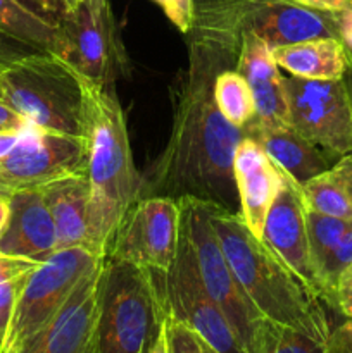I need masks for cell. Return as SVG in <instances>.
I'll return each instance as SVG.
<instances>
[{"label": "cell", "mask_w": 352, "mask_h": 353, "mask_svg": "<svg viewBox=\"0 0 352 353\" xmlns=\"http://www.w3.org/2000/svg\"><path fill=\"white\" fill-rule=\"evenodd\" d=\"M214 102L233 126H245L255 116V103L247 79L235 68L221 69L214 79Z\"/></svg>", "instance_id": "24"}, {"label": "cell", "mask_w": 352, "mask_h": 353, "mask_svg": "<svg viewBox=\"0 0 352 353\" xmlns=\"http://www.w3.org/2000/svg\"><path fill=\"white\" fill-rule=\"evenodd\" d=\"M289 124L317 147L344 157L352 152V109L340 79L283 76Z\"/></svg>", "instance_id": "12"}, {"label": "cell", "mask_w": 352, "mask_h": 353, "mask_svg": "<svg viewBox=\"0 0 352 353\" xmlns=\"http://www.w3.org/2000/svg\"><path fill=\"white\" fill-rule=\"evenodd\" d=\"M57 252L54 219L40 190L9 196V217L0 233V254L43 262Z\"/></svg>", "instance_id": "16"}, {"label": "cell", "mask_w": 352, "mask_h": 353, "mask_svg": "<svg viewBox=\"0 0 352 353\" xmlns=\"http://www.w3.org/2000/svg\"><path fill=\"white\" fill-rule=\"evenodd\" d=\"M306 221H307V236H309V250L311 261H313L314 272L316 268L324 261L328 254L340 243L342 238L351 228L352 221L338 219V217L323 216L306 207ZM316 276V274H314ZM317 288V286H316Z\"/></svg>", "instance_id": "26"}, {"label": "cell", "mask_w": 352, "mask_h": 353, "mask_svg": "<svg viewBox=\"0 0 352 353\" xmlns=\"http://www.w3.org/2000/svg\"><path fill=\"white\" fill-rule=\"evenodd\" d=\"M33 271V269H31ZM16 276V278L9 279V281L0 283V353H2L3 343H6L7 333H9L10 323H12L14 310H16L17 299L21 295L24 283H26L30 272Z\"/></svg>", "instance_id": "28"}, {"label": "cell", "mask_w": 352, "mask_h": 353, "mask_svg": "<svg viewBox=\"0 0 352 353\" xmlns=\"http://www.w3.org/2000/svg\"><path fill=\"white\" fill-rule=\"evenodd\" d=\"M190 41L213 45L238 57L244 37L271 48L313 38H338V12L295 0H197Z\"/></svg>", "instance_id": "4"}, {"label": "cell", "mask_w": 352, "mask_h": 353, "mask_svg": "<svg viewBox=\"0 0 352 353\" xmlns=\"http://www.w3.org/2000/svg\"><path fill=\"white\" fill-rule=\"evenodd\" d=\"M182 33L188 34L193 23L195 0H154Z\"/></svg>", "instance_id": "29"}, {"label": "cell", "mask_w": 352, "mask_h": 353, "mask_svg": "<svg viewBox=\"0 0 352 353\" xmlns=\"http://www.w3.org/2000/svg\"><path fill=\"white\" fill-rule=\"evenodd\" d=\"M52 54L68 62L83 78L114 86L128 69V59L109 0H81L68 10L57 24Z\"/></svg>", "instance_id": "7"}, {"label": "cell", "mask_w": 352, "mask_h": 353, "mask_svg": "<svg viewBox=\"0 0 352 353\" xmlns=\"http://www.w3.org/2000/svg\"><path fill=\"white\" fill-rule=\"evenodd\" d=\"M164 333L169 353H221L200 334L168 314L164 317Z\"/></svg>", "instance_id": "27"}, {"label": "cell", "mask_w": 352, "mask_h": 353, "mask_svg": "<svg viewBox=\"0 0 352 353\" xmlns=\"http://www.w3.org/2000/svg\"><path fill=\"white\" fill-rule=\"evenodd\" d=\"M338 40L344 45L347 57L352 59V10L344 9L338 12Z\"/></svg>", "instance_id": "36"}, {"label": "cell", "mask_w": 352, "mask_h": 353, "mask_svg": "<svg viewBox=\"0 0 352 353\" xmlns=\"http://www.w3.org/2000/svg\"><path fill=\"white\" fill-rule=\"evenodd\" d=\"M30 126H33V124H30ZM30 126L12 128V130H0V161L6 159L7 155L19 145V141L23 140Z\"/></svg>", "instance_id": "35"}, {"label": "cell", "mask_w": 352, "mask_h": 353, "mask_svg": "<svg viewBox=\"0 0 352 353\" xmlns=\"http://www.w3.org/2000/svg\"><path fill=\"white\" fill-rule=\"evenodd\" d=\"M335 310H338L347 319L352 317V262L342 272L340 279L337 283V290H335Z\"/></svg>", "instance_id": "32"}, {"label": "cell", "mask_w": 352, "mask_h": 353, "mask_svg": "<svg viewBox=\"0 0 352 353\" xmlns=\"http://www.w3.org/2000/svg\"><path fill=\"white\" fill-rule=\"evenodd\" d=\"M304 203L309 210L338 219L352 221V203L345 181V159L340 157L328 171L300 185Z\"/></svg>", "instance_id": "22"}, {"label": "cell", "mask_w": 352, "mask_h": 353, "mask_svg": "<svg viewBox=\"0 0 352 353\" xmlns=\"http://www.w3.org/2000/svg\"><path fill=\"white\" fill-rule=\"evenodd\" d=\"M282 171V169H280ZM261 240L316 296V276L307 236L306 203L299 183L282 171V186L266 216Z\"/></svg>", "instance_id": "15"}, {"label": "cell", "mask_w": 352, "mask_h": 353, "mask_svg": "<svg viewBox=\"0 0 352 353\" xmlns=\"http://www.w3.org/2000/svg\"><path fill=\"white\" fill-rule=\"evenodd\" d=\"M86 138L28 128L16 148L0 161V196L41 190L48 183L86 174Z\"/></svg>", "instance_id": "13"}, {"label": "cell", "mask_w": 352, "mask_h": 353, "mask_svg": "<svg viewBox=\"0 0 352 353\" xmlns=\"http://www.w3.org/2000/svg\"><path fill=\"white\" fill-rule=\"evenodd\" d=\"M30 126L26 119L14 112L12 109L0 102V130H12V128H26Z\"/></svg>", "instance_id": "37"}, {"label": "cell", "mask_w": 352, "mask_h": 353, "mask_svg": "<svg viewBox=\"0 0 352 353\" xmlns=\"http://www.w3.org/2000/svg\"><path fill=\"white\" fill-rule=\"evenodd\" d=\"M0 102L40 130L86 138L85 78L52 52L0 69Z\"/></svg>", "instance_id": "5"}, {"label": "cell", "mask_w": 352, "mask_h": 353, "mask_svg": "<svg viewBox=\"0 0 352 353\" xmlns=\"http://www.w3.org/2000/svg\"><path fill=\"white\" fill-rule=\"evenodd\" d=\"M342 81H344L345 92H347L349 102H351V109H352V59L349 57L347 68H345L344 76H342Z\"/></svg>", "instance_id": "39"}, {"label": "cell", "mask_w": 352, "mask_h": 353, "mask_svg": "<svg viewBox=\"0 0 352 353\" xmlns=\"http://www.w3.org/2000/svg\"><path fill=\"white\" fill-rule=\"evenodd\" d=\"M179 223V200L140 196L117 224L107 247V259L148 271H169L178 248Z\"/></svg>", "instance_id": "11"}, {"label": "cell", "mask_w": 352, "mask_h": 353, "mask_svg": "<svg viewBox=\"0 0 352 353\" xmlns=\"http://www.w3.org/2000/svg\"><path fill=\"white\" fill-rule=\"evenodd\" d=\"M152 272L168 316L200 334L217 352L247 353L228 317L204 288L183 223H179L178 248L169 271Z\"/></svg>", "instance_id": "9"}, {"label": "cell", "mask_w": 352, "mask_h": 353, "mask_svg": "<svg viewBox=\"0 0 352 353\" xmlns=\"http://www.w3.org/2000/svg\"><path fill=\"white\" fill-rule=\"evenodd\" d=\"M52 214L57 250L88 245L90 183L86 174H75L48 183L40 190Z\"/></svg>", "instance_id": "20"}, {"label": "cell", "mask_w": 352, "mask_h": 353, "mask_svg": "<svg viewBox=\"0 0 352 353\" xmlns=\"http://www.w3.org/2000/svg\"><path fill=\"white\" fill-rule=\"evenodd\" d=\"M235 64L228 52L190 41L188 65L173 83L168 143L141 176L140 196H190L240 212L233 159L251 128L228 123L214 102L216 74Z\"/></svg>", "instance_id": "1"}, {"label": "cell", "mask_w": 352, "mask_h": 353, "mask_svg": "<svg viewBox=\"0 0 352 353\" xmlns=\"http://www.w3.org/2000/svg\"><path fill=\"white\" fill-rule=\"evenodd\" d=\"M206 207L224 257L254 309L264 319L326 343L331 327L321 305L323 300L248 230L240 212H230L213 203H206Z\"/></svg>", "instance_id": "2"}, {"label": "cell", "mask_w": 352, "mask_h": 353, "mask_svg": "<svg viewBox=\"0 0 352 353\" xmlns=\"http://www.w3.org/2000/svg\"><path fill=\"white\" fill-rule=\"evenodd\" d=\"M106 255L85 247L62 248L45 259L28 276L17 299L2 353H17L66 302L79 279Z\"/></svg>", "instance_id": "8"}, {"label": "cell", "mask_w": 352, "mask_h": 353, "mask_svg": "<svg viewBox=\"0 0 352 353\" xmlns=\"http://www.w3.org/2000/svg\"><path fill=\"white\" fill-rule=\"evenodd\" d=\"M24 9L38 16L40 19L47 21L48 24L57 28L64 14L68 12L64 0H17Z\"/></svg>", "instance_id": "30"}, {"label": "cell", "mask_w": 352, "mask_h": 353, "mask_svg": "<svg viewBox=\"0 0 352 353\" xmlns=\"http://www.w3.org/2000/svg\"><path fill=\"white\" fill-rule=\"evenodd\" d=\"M295 2L313 7V9L331 10V12H340L349 6V0H295Z\"/></svg>", "instance_id": "38"}, {"label": "cell", "mask_w": 352, "mask_h": 353, "mask_svg": "<svg viewBox=\"0 0 352 353\" xmlns=\"http://www.w3.org/2000/svg\"><path fill=\"white\" fill-rule=\"evenodd\" d=\"M280 69L304 79H340L347 68V52L338 38H313L273 48Z\"/></svg>", "instance_id": "21"}, {"label": "cell", "mask_w": 352, "mask_h": 353, "mask_svg": "<svg viewBox=\"0 0 352 353\" xmlns=\"http://www.w3.org/2000/svg\"><path fill=\"white\" fill-rule=\"evenodd\" d=\"M235 69L247 79L255 103V124L261 128H289L283 74L273 48L254 34L244 37Z\"/></svg>", "instance_id": "18"}, {"label": "cell", "mask_w": 352, "mask_h": 353, "mask_svg": "<svg viewBox=\"0 0 352 353\" xmlns=\"http://www.w3.org/2000/svg\"><path fill=\"white\" fill-rule=\"evenodd\" d=\"M154 272L106 261L95 327V353H148L164 326Z\"/></svg>", "instance_id": "6"}, {"label": "cell", "mask_w": 352, "mask_h": 353, "mask_svg": "<svg viewBox=\"0 0 352 353\" xmlns=\"http://www.w3.org/2000/svg\"><path fill=\"white\" fill-rule=\"evenodd\" d=\"M86 176L90 183L88 248L107 255V247L131 203L140 199L141 176L135 168L126 117L114 86L85 78Z\"/></svg>", "instance_id": "3"}, {"label": "cell", "mask_w": 352, "mask_h": 353, "mask_svg": "<svg viewBox=\"0 0 352 353\" xmlns=\"http://www.w3.org/2000/svg\"><path fill=\"white\" fill-rule=\"evenodd\" d=\"M0 31L43 52H54L57 28L24 9L17 0H0Z\"/></svg>", "instance_id": "23"}, {"label": "cell", "mask_w": 352, "mask_h": 353, "mask_svg": "<svg viewBox=\"0 0 352 353\" xmlns=\"http://www.w3.org/2000/svg\"><path fill=\"white\" fill-rule=\"evenodd\" d=\"M345 159V181H347V193L352 203V155H344Z\"/></svg>", "instance_id": "40"}, {"label": "cell", "mask_w": 352, "mask_h": 353, "mask_svg": "<svg viewBox=\"0 0 352 353\" xmlns=\"http://www.w3.org/2000/svg\"><path fill=\"white\" fill-rule=\"evenodd\" d=\"M248 128H251V138H254L261 145L273 164L299 185H304L314 176L328 171L340 159L338 155L300 137L290 126L261 128L252 119Z\"/></svg>", "instance_id": "19"}, {"label": "cell", "mask_w": 352, "mask_h": 353, "mask_svg": "<svg viewBox=\"0 0 352 353\" xmlns=\"http://www.w3.org/2000/svg\"><path fill=\"white\" fill-rule=\"evenodd\" d=\"M148 353H169L168 352V340H166V333H164V326H162L161 334H159L157 341L154 343V347L150 348Z\"/></svg>", "instance_id": "41"}, {"label": "cell", "mask_w": 352, "mask_h": 353, "mask_svg": "<svg viewBox=\"0 0 352 353\" xmlns=\"http://www.w3.org/2000/svg\"><path fill=\"white\" fill-rule=\"evenodd\" d=\"M40 262L30 261V259L21 257H10V255L0 254V283L9 281V279L16 278V276L24 274V272L35 269Z\"/></svg>", "instance_id": "34"}, {"label": "cell", "mask_w": 352, "mask_h": 353, "mask_svg": "<svg viewBox=\"0 0 352 353\" xmlns=\"http://www.w3.org/2000/svg\"><path fill=\"white\" fill-rule=\"evenodd\" d=\"M106 257L78 281L55 316L17 353H95Z\"/></svg>", "instance_id": "14"}, {"label": "cell", "mask_w": 352, "mask_h": 353, "mask_svg": "<svg viewBox=\"0 0 352 353\" xmlns=\"http://www.w3.org/2000/svg\"><path fill=\"white\" fill-rule=\"evenodd\" d=\"M324 353H352V317L337 330H331Z\"/></svg>", "instance_id": "33"}, {"label": "cell", "mask_w": 352, "mask_h": 353, "mask_svg": "<svg viewBox=\"0 0 352 353\" xmlns=\"http://www.w3.org/2000/svg\"><path fill=\"white\" fill-rule=\"evenodd\" d=\"M233 174L242 219L255 236L261 238L266 216L282 186V171L273 164L261 145L247 137L235 152Z\"/></svg>", "instance_id": "17"}, {"label": "cell", "mask_w": 352, "mask_h": 353, "mask_svg": "<svg viewBox=\"0 0 352 353\" xmlns=\"http://www.w3.org/2000/svg\"><path fill=\"white\" fill-rule=\"evenodd\" d=\"M351 155H352V152H351Z\"/></svg>", "instance_id": "45"}, {"label": "cell", "mask_w": 352, "mask_h": 353, "mask_svg": "<svg viewBox=\"0 0 352 353\" xmlns=\"http://www.w3.org/2000/svg\"><path fill=\"white\" fill-rule=\"evenodd\" d=\"M326 343L293 327L262 317L252 336L248 353H324Z\"/></svg>", "instance_id": "25"}, {"label": "cell", "mask_w": 352, "mask_h": 353, "mask_svg": "<svg viewBox=\"0 0 352 353\" xmlns=\"http://www.w3.org/2000/svg\"><path fill=\"white\" fill-rule=\"evenodd\" d=\"M352 2V0H349V3H351Z\"/></svg>", "instance_id": "44"}, {"label": "cell", "mask_w": 352, "mask_h": 353, "mask_svg": "<svg viewBox=\"0 0 352 353\" xmlns=\"http://www.w3.org/2000/svg\"><path fill=\"white\" fill-rule=\"evenodd\" d=\"M7 217H9V199L0 196V233H2L3 226H6Z\"/></svg>", "instance_id": "42"}, {"label": "cell", "mask_w": 352, "mask_h": 353, "mask_svg": "<svg viewBox=\"0 0 352 353\" xmlns=\"http://www.w3.org/2000/svg\"><path fill=\"white\" fill-rule=\"evenodd\" d=\"M37 52L43 50H38V48L31 47V45L16 40V38L9 37V34L0 31V69L14 64V62L21 61V59L28 57V55L37 54Z\"/></svg>", "instance_id": "31"}, {"label": "cell", "mask_w": 352, "mask_h": 353, "mask_svg": "<svg viewBox=\"0 0 352 353\" xmlns=\"http://www.w3.org/2000/svg\"><path fill=\"white\" fill-rule=\"evenodd\" d=\"M179 205H182V223L188 233L193 259L204 288L228 317L231 327L248 353L255 326L262 316L242 292L224 257L216 231L211 224L206 202L185 196L179 199Z\"/></svg>", "instance_id": "10"}, {"label": "cell", "mask_w": 352, "mask_h": 353, "mask_svg": "<svg viewBox=\"0 0 352 353\" xmlns=\"http://www.w3.org/2000/svg\"><path fill=\"white\" fill-rule=\"evenodd\" d=\"M79 2H81V0H64V3H66V7H68V10L75 9V7L78 6Z\"/></svg>", "instance_id": "43"}]
</instances>
